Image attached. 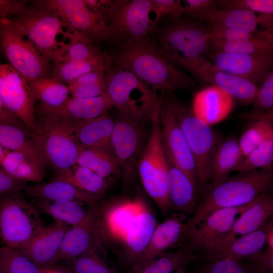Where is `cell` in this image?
<instances>
[{
    "mask_svg": "<svg viewBox=\"0 0 273 273\" xmlns=\"http://www.w3.org/2000/svg\"><path fill=\"white\" fill-rule=\"evenodd\" d=\"M259 38L272 43L271 31L265 30L257 32H248L230 29L218 26H210V43L215 42L236 41Z\"/></svg>",
    "mask_w": 273,
    "mask_h": 273,
    "instance_id": "48",
    "label": "cell"
},
{
    "mask_svg": "<svg viewBox=\"0 0 273 273\" xmlns=\"http://www.w3.org/2000/svg\"><path fill=\"white\" fill-rule=\"evenodd\" d=\"M113 64V56L107 53L87 60L56 63L53 67L52 77L68 85L83 74L99 70L107 71Z\"/></svg>",
    "mask_w": 273,
    "mask_h": 273,
    "instance_id": "37",
    "label": "cell"
},
{
    "mask_svg": "<svg viewBox=\"0 0 273 273\" xmlns=\"http://www.w3.org/2000/svg\"><path fill=\"white\" fill-rule=\"evenodd\" d=\"M112 106L106 94L88 99L71 97L58 107H50L39 103L35 108V117L77 123L104 114Z\"/></svg>",
    "mask_w": 273,
    "mask_h": 273,
    "instance_id": "20",
    "label": "cell"
},
{
    "mask_svg": "<svg viewBox=\"0 0 273 273\" xmlns=\"http://www.w3.org/2000/svg\"><path fill=\"white\" fill-rule=\"evenodd\" d=\"M251 110L240 117L251 120L273 122V72L271 71L258 87Z\"/></svg>",
    "mask_w": 273,
    "mask_h": 273,
    "instance_id": "42",
    "label": "cell"
},
{
    "mask_svg": "<svg viewBox=\"0 0 273 273\" xmlns=\"http://www.w3.org/2000/svg\"><path fill=\"white\" fill-rule=\"evenodd\" d=\"M28 84L34 97L43 105L58 107L69 98L68 85L52 77L38 78Z\"/></svg>",
    "mask_w": 273,
    "mask_h": 273,
    "instance_id": "39",
    "label": "cell"
},
{
    "mask_svg": "<svg viewBox=\"0 0 273 273\" xmlns=\"http://www.w3.org/2000/svg\"><path fill=\"white\" fill-rule=\"evenodd\" d=\"M23 192L0 195V239L4 246L19 251L45 226L37 208Z\"/></svg>",
    "mask_w": 273,
    "mask_h": 273,
    "instance_id": "7",
    "label": "cell"
},
{
    "mask_svg": "<svg viewBox=\"0 0 273 273\" xmlns=\"http://www.w3.org/2000/svg\"><path fill=\"white\" fill-rule=\"evenodd\" d=\"M0 47L9 64L27 82L51 77L53 67L51 62L5 17L0 15Z\"/></svg>",
    "mask_w": 273,
    "mask_h": 273,
    "instance_id": "12",
    "label": "cell"
},
{
    "mask_svg": "<svg viewBox=\"0 0 273 273\" xmlns=\"http://www.w3.org/2000/svg\"><path fill=\"white\" fill-rule=\"evenodd\" d=\"M25 183L13 178L0 167V195L23 192Z\"/></svg>",
    "mask_w": 273,
    "mask_h": 273,
    "instance_id": "53",
    "label": "cell"
},
{
    "mask_svg": "<svg viewBox=\"0 0 273 273\" xmlns=\"http://www.w3.org/2000/svg\"><path fill=\"white\" fill-rule=\"evenodd\" d=\"M36 3L54 12L69 29L75 30L93 42L104 41L107 24L104 17L84 0H43Z\"/></svg>",
    "mask_w": 273,
    "mask_h": 273,
    "instance_id": "16",
    "label": "cell"
},
{
    "mask_svg": "<svg viewBox=\"0 0 273 273\" xmlns=\"http://www.w3.org/2000/svg\"><path fill=\"white\" fill-rule=\"evenodd\" d=\"M76 123L35 118V127L30 132L33 144L44 165L57 171L71 168L82 147L74 134Z\"/></svg>",
    "mask_w": 273,
    "mask_h": 273,
    "instance_id": "5",
    "label": "cell"
},
{
    "mask_svg": "<svg viewBox=\"0 0 273 273\" xmlns=\"http://www.w3.org/2000/svg\"><path fill=\"white\" fill-rule=\"evenodd\" d=\"M49 270L40 269L17 250L0 247V273H48Z\"/></svg>",
    "mask_w": 273,
    "mask_h": 273,
    "instance_id": "44",
    "label": "cell"
},
{
    "mask_svg": "<svg viewBox=\"0 0 273 273\" xmlns=\"http://www.w3.org/2000/svg\"><path fill=\"white\" fill-rule=\"evenodd\" d=\"M152 12L151 0L120 1L107 23L104 41L121 47L149 38L157 29Z\"/></svg>",
    "mask_w": 273,
    "mask_h": 273,
    "instance_id": "10",
    "label": "cell"
},
{
    "mask_svg": "<svg viewBox=\"0 0 273 273\" xmlns=\"http://www.w3.org/2000/svg\"><path fill=\"white\" fill-rule=\"evenodd\" d=\"M67 225L56 222L46 226L30 242L18 251L41 269H49L57 263V257Z\"/></svg>",
    "mask_w": 273,
    "mask_h": 273,
    "instance_id": "21",
    "label": "cell"
},
{
    "mask_svg": "<svg viewBox=\"0 0 273 273\" xmlns=\"http://www.w3.org/2000/svg\"><path fill=\"white\" fill-rule=\"evenodd\" d=\"M38 210L53 219L56 222L73 226L85 218L87 209L84 203L73 200H55L41 198H32L30 201Z\"/></svg>",
    "mask_w": 273,
    "mask_h": 273,
    "instance_id": "33",
    "label": "cell"
},
{
    "mask_svg": "<svg viewBox=\"0 0 273 273\" xmlns=\"http://www.w3.org/2000/svg\"><path fill=\"white\" fill-rule=\"evenodd\" d=\"M239 207L226 208L215 211L199 223L186 227L185 237L189 240V251H201L207 256L214 252L228 235L237 219L254 202Z\"/></svg>",
    "mask_w": 273,
    "mask_h": 273,
    "instance_id": "14",
    "label": "cell"
},
{
    "mask_svg": "<svg viewBox=\"0 0 273 273\" xmlns=\"http://www.w3.org/2000/svg\"><path fill=\"white\" fill-rule=\"evenodd\" d=\"M106 202L89 206L84 219L66 231L57 257L60 261L71 260L96 253L110 239L104 220Z\"/></svg>",
    "mask_w": 273,
    "mask_h": 273,
    "instance_id": "11",
    "label": "cell"
},
{
    "mask_svg": "<svg viewBox=\"0 0 273 273\" xmlns=\"http://www.w3.org/2000/svg\"><path fill=\"white\" fill-rule=\"evenodd\" d=\"M273 213V196L270 192L261 194L242 212L235 221L228 235L212 254L227 248L239 237L253 232L266 224Z\"/></svg>",
    "mask_w": 273,
    "mask_h": 273,
    "instance_id": "22",
    "label": "cell"
},
{
    "mask_svg": "<svg viewBox=\"0 0 273 273\" xmlns=\"http://www.w3.org/2000/svg\"><path fill=\"white\" fill-rule=\"evenodd\" d=\"M159 120L167 160L183 171L197 189L200 184L193 155L176 118L162 97Z\"/></svg>",
    "mask_w": 273,
    "mask_h": 273,
    "instance_id": "17",
    "label": "cell"
},
{
    "mask_svg": "<svg viewBox=\"0 0 273 273\" xmlns=\"http://www.w3.org/2000/svg\"><path fill=\"white\" fill-rule=\"evenodd\" d=\"M234 103V99L228 94L211 85L195 94L192 110L198 118L211 126L230 114Z\"/></svg>",
    "mask_w": 273,
    "mask_h": 273,
    "instance_id": "24",
    "label": "cell"
},
{
    "mask_svg": "<svg viewBox=\"0 0 273 273\" xmlns=\"http://www.w3.org/2000/svg\"><path fill=\"white\" fill-rule=\"evenodd\" d=\"M258 24L265 28L266 30L272 31L273 29V13L259 14L257 16Z\"/></svg>",
    "mask_w": 273,
    "mask_h": 273,
    "instance_id": "57",
    "label": "cell"
},
{
    "mask_svg": "<svg viewBox=\"0 0 273 273\" xmlns=\"http://www.w3.org/2000/svg\"><path fill=\"white\" fill-rule=\"evenodd\" d=\"M200 273H272L247 260L221 259L211 261Z\"/></svg>",
    "mask_w": 273,
    "mask_h": 273,
    "instance_id": "47",
    "label": "cell"
},
{
    "mask_svg": "<svg viewBox=\"0 0 273 273\" xmlns=\"http://www.w3.org/2000/svg\"><path fill=\"white\" fill-rule=\"evenodd\" d=\"M113 64L133 73L155 91L173 93L193 84L191 77L165 59L150 38L121 47Z\"/></svg>",
    "mask_w": 273,
    "mask_h": 273,
    "instance_id": "1",
    "label": "cell"
},
{
    "mask_svg": "<svg viewBox=\"0 0 273 273\" xmlns=\"http://www.w3.org/2000/svg\"><path fill=\"white\" fill-rule=\"evenodd\" d=\"M33 3L30 6L22 1L0 0V15L6 17L50 61L60 46L58 36L66 38L69 29L52 10Z\"/></svg>",
    "mask_w": 273,
    "mask_h": 273,
    "instance_id": "2",
    "label": "cell"
},
{
    "mask_svg": "<svg viewBox=\"0 0 273 273\" xmlns=\"http://www.w3.org/2000/svg\"><path fill=\"white\" fill-rule=\"evenodd\" d=\"M273 185L272 167L240 173L212 186L186 222L195 226L217 210L246 205L262 194L270 192Z\"/></svg>",
    "mask_w": 273,
    "mask_h": 273,
    "instance_id": "3",
    "label": "cell"
},
{
    "mask_svg": "<svg viewBox=\"0 0 273 273\" xmlns=\"http://www.w3.org/2000/svg\"><path fill=\"white\" fill-rule=\"evenodd\" d=\"M172 64L187 70L196 77L215 85L243 105L252 103L258 86L243 78L223 71L204 57L185 60H177Z\"/></svg>",
    "mask_w": 273,
    "mask_h": 273,
    "instance_id": "18",
    "label": "cell"
},
{
    "mask_svg": "<svg viewBox=\"0 0 273 273\" xmlns=\"http://www.w3.org/2000/svg\"><path fill=\"white\" fill-rule=\"evenodd\" d=\"M72 98H93L106 94L105 82L90 83L68 86Z\"/></svg>",
    "mask_w": 273,
    "mask_h": 273,
    "instance_id": "52",
    "label": "cell"
},
{
    "mask_svg": "<svg viewBox=\"0 0 273 273\" xmlns=\"http://www.w3.org/2000/svg\"><path fill=\"white\" fill-rule=\"evenodd\" d=\"M184 7L183 15H193L201 13L213 9L217 8V1L187 0Z\"/></svg>",
    "mask_w": 273,
    "mask_h": 273,
    "instance_id": "54",
    "label": "cell"
},
{
    "mask_svg": "<svg viewBox=\"0 0 273 273\" xmlns=\"http://www.w3.org/2000/svg\"><path fill=\"white\" fill-rule=\"evenodd\" d=\"M167 163L168 194L171 208L183 213H194L198 207L197 189L183 171L168 161Z\"/></svg>",
    "mask_w": 273,
    "mask_h": 273,
    "instance_id": "29",
    "label": "cell"
},
{
    "mask_svg": "<svg viewBox=\"0 0 273 273\" xmlns=\"http://www.w3.org/2000/svg\"><path fill=\"white\" fill-rule=\"evenodd\" d=\"M215 52L238 54L272 53L273 44L267 40L254 38L236 41L210 43Z\"/></svg>",
    "mask_w": 273,
    "mask_h": 273,
    "instance_id": "45",
    "label": "cell"
},
{
    "mask_svg": "<svg viewBox=\"0 0 273 273\" xmlns=\"http://www.w3.org/2000/svg\"><path fill=\"white\" fill-rule=\"evenodd\" d=\"M217 5L226 9H243L259 14L273 13L272 0H220Z\"/></svg>",
    "mask_w": 273,
    "mask_h": 273,
    "instance_id": "50",
    "label": "cell"
},
{
    "mask_svg": "<svg viewBox=\"0 0 273 273\" xmlns=\"http://www.w3.org/2000/svg\"><path fill=\"white\" fill-rule=\"evenodd\" d=\"M157 225L154 215L145 204L129 226L123 240L124 260L131 267L147 247Z\"/></svg>",
    "mask_w": 273,
    "mask_h": 273,
    "instance_id": "25",
    "label": "cell"
},
{
    "mask_svg": "<svg viewBox=\"0 0 273 273\" xmlns=\"http://www.w3.org/2000/svg\"><path fill=\"white\" fill-rule=\"evenodd\" d=\"M72 273H118L114 267H109L96 253L69 260Z\"/></svg>",
    "mask_w": 273,
    "mask_h": 273,
    "instance_id": "49",
    "label": "cell"
},
{
    "mask_svg": "<svg viewBox=\"0 0 273 273\" xmlns=\"http://www.w3.org/2000/svg\"><path fill=\"white\" fill-rule=\"evenodd\" d=\"M192 17L206 21L210 26L239 30L248 32H257V16L254 13L243 9H213L193 15Z\"/></svg>",
    "mask_w": 273,
    "mask_h": 273,
    "instance_id": "32",
    "label": "cell"
},
{
    "mask_svg": "<svg viewBox=\"0 0 273 273\" xmlns=\"http://www.w3.org/2000/svg\"><path fill=\"white\" fill-rule=\"evenodd\" d=\"M273 226L272 218L258 230L238 238L224 249L208 256L211 261L221 259L245 260L260 252L266 244L267 234Z\"/></svg>",
    "mask_w": 273,
    "mask_h": 273,
    "instance_id": "31",
    "label": "cell"
},
{
    "mask_svg": "<svg viewBox=\"0 0 273 273\" xmlns=\"http://www.w3.org/2000/svg\"><path fill=\"white\" fill-rule=\"evenodd\" d=\"M152 11L155 14L154 22L161 17L170 15L173 19H179L183 15L184 6L180 1L176 0H151Z\"/></svg>",
    "mask_w": 273,
    "mask_h": 273,
    "instance_id": "51",
    "label": "cell"
},
{
    "mask_svg": "<svg viewBox=\"0 0 273 273\" xmlns=\"http://www.w3.org/2000/svg\"><path fill=\"white\" fill-rule=\"evenodd\" d=\"M9 150L5 149L0 145V163Z\"/></svg>",
    "mask_w": 273,
    "mask_h": 273,
    "instance_id": "58",
    "label": "cell"
},
{
    "mask_svg": "<svg viewBox=\"0 0 273 273\" xmlns=\"http://www.w3.org/2000/svg\"><path fill=\"white\" fill-rule=\"evenodd\" d=\"M273 137V122L252 121L238 141L244 158L266 139Z\"/></svg>",
    "mask_w": 273,
    "mask_h": 273,
    "instance_id": "43",
    "label": "cell"
},
{
    "mask_svg": "<svg viewBox=\"0 0 273 273\" xmlns=\"http://www.w3.org/2000/svg\"><path fill=\"white\" fill-rule=\"evenodd\" d=\"M187 248L165 252L142 267L131 269L129 273H174L179 268L187 266L195 258Z\"/></svg>",
    "mask_w": 273,
    "mask_h": 273,
    "instance_id": "41",
    "label": "cell"
},
{
    "mask_svg": "<svg viewBox=\"0 0 273 273\" xmlns=\"http://www.w3.org/2000/svg\"><path fill=\"white\" fill-rule=\"evenodd\" d=\"M53 180L67 181L86 192L101 196L109 187L107 179L87 167L77 164L68 169L57 171Z\"/></svg>",
    "mask_w": 273,
    "mask_h": 273,
    "instance_id": "38",
    "label": "cell"
},
{
    "mask_svg": "<svg viewBox=\"0 0 273 273\" xmlns=\"http://www.w3.org/2000/svg\"><path fill=\"white\" fill-rule=\"evenodd\" d=\"M150 133L138 169L143 186L163 214L171 207L168 194V163L163 149L159 117L151 121Z\"/></svg>",
    "mask_w": 273,
    "mask_h": 273,
    "instance_id": "9",
    "label": "cell"
},
{
    "mask_svg": "<svg viewBox=\"0 0 273 273\" xmlns=\"http://www.w3.org/2000/svg\"><path fill=\"white\" fill-rule=\"evenodd\" d=\"M176 118L193 155L199 184L208 183L210 160L220 142L217 132L211 126L198 118L189 108L177 99L173 93L161 95Z\"/></svg>",
    "mask_w": 273,
    "mask_h": 273,
    "instance_id": "6",
    "label": "cell"
},
{
    "mask_svg": "<svg viewBox=\"0 0 273 273\" xmlns=\"http://www.w3.org/2000/svg\"><path fill=\"white\" fill-rule=\"evenodd\" d=\"M115 120L106 113L76 123L75 138L81 146L97 148L110 154V141Z\"/></svg>",
    "mask_w": 273,
    "mask_h": 273,
    "instance_id": "28",
    "label": "cell"
},
{
    "mask_svg": "<svg viewBox=\"0 0 273 273\" xmlns=\"http://www.w3.org/2000/svg\"><path fill=\"white\" fill-rule=\"evenodd\" d=\"M106 94L121 115L140 121L159 117L162 96L131 72L114 64L106 71Z\"/></svg>",
    "mask_w": 273,
    "mask_h": 273,
    "instance_id": "4",
    "label": "cell"
},
{
    "mask_svg": "<svg viewBox=\"0 0 273 273\" xmlns=\"http://www.w3.org/2000/svg\"><path fill=\"white\" fill-rule=\"evenodd\" d=\"M75 164L87 167L106 179L120 173L114 157L100 149L82 146Z\"/></svg>",
    "mask_w": 273,
    "mask_h": 273,
    "instance_id": "40",
    "label": "cell"
},
{
    "mask_svg": "<svg viewBox=\"0 0 273 273\" xmlns=\"http://www.w3.org/2000/svg\"><path fill=\"white\" fill-rule=\"evenodd\" d=\"M273 137L262 142L245 157L236 170L240 173L272 167Z\"/></svg>",
    "mask_w": 273,
    "mask_h": 273,
    "instance_id": "46",
    "label": "cell"
},
{
    "mask_svg": "<svg viewBox=\"0 0 273 273\" xmlns=\"http://www.w3.org/2000/svg\"><path fill=\"white\" fill-rule=\"evenodd\" d=\"M23 194L26 198L77 201L89 206L100 202L102 197L86 192L62 180H52L50 183L40 182L35 185H26Z\"/></svg>",
    "mask_w": 273,
    "mask_h": 273,
    "instance_id": "26",
    "label": "cell"
},
{
    "mask_svg": "<svg viewBox=\"0 0 273 273\" xmlns=\"http://www.w3.org/2000/svg\"><path fill=\"white\" fill-rule=\"evenodd\" d=\"M0 121L23 124L13 113L10 112L4 105L0 97Z\"/></svg>",
    "mask_w": 273,
    "mask_h": 273,
    "instance_id": "56",
    "label": "cell"
},
{
    "mask_svg": "<svg viewBox=\"0 0 273 273\" xmlns=\"http://www.w3.org/2000/svg\"><path fill=\"white\" fill-rule=\"evenodd\" d=\"M244 158L238 141L235 138L229 137L220 141L210 160L208 182H211L212 187L225 181Z\"/></svg>",
    "mask_w": 273,
    "mask_h": 273,
    "instance_id": "27",
    "label": "cell"
},
{
    "mask_svg": "<svg viewBox=\"0 0 273 273\" xmlns=\"http://www.w3.org/2000/svg\"><path fill=\"white\" fill-rule=\"evenodd\" d=\"M0 167L13 178L23 183L42 182L44 177V167L22 152L9 151Z\"/></svg>",
    "mask_w": 273,
    "mask_h": 273,
    "instance_id": "35",
    "label": "cell"
},
{
    "mask_svg": "<svg viewBox=\"0 0 273 273\" xmlns=\"http://www.w3.org/2000/svg\"><path fill=\"white\" fill-rule=\"evenodd\" d=\"M155 33L152 40L158 52L172 64L204 57L210 47V28L179 18Z\"/></svg>",
    "mask_w": 273,
    "mask_h": 273,
    "instance_id": "8",
    "label": "cell"
},
{
    "mask_svg": "<svg viewBox=\"0 0 273 273\" xmlns=\"http://www.w3.org/2000/svg\"><path fill=\"white\" fill-rule=\"evenodd\" d=\"M106 81V71L99 70L83 74L75 78L67 85H74L83 83L105 82Z\"/></svg>",
    "mask_w": 273,
    "mask_h": 273,
    "instance_id": "55",
    "label": "cell"
},
{
    "mask_svg": "<svg viewBox=\"0 0 273 273\" xmlns=\"http://www.w3.org/2000/svg\"><path fill=\"white\" fill-rule=\"evenodd\" d=\"M0 145L9 151L28 155L44 167L33 144L30 131L25 125L0 121Z\"/></svg>",
    "mask_w": 273,
    "mask_h": 273,
    "instance_id": "36",
    "label": "cell"
},
{
    "mask_svg": "<svg viewBox=\"0 0 273 273\" xmlns=\"http://www.w3.org/2000/svg\"><path fill=\"white\" fill-rule=\"evenodd\" d=\"M174 273H187L186 266H183L177 270H176Z\"/></svg>",
    "mask_w": 273,
    "mask_h": 273,
    "instance_id": "59",
    "label": "cell"
},
{
    "mask_svg": "<svg viewBox=\"0 0 273 273\" xmlns=\"http://www.w3.org/2000/svg\"><path fill=\"white\" fill-rule=\"evenodd\" d=\"M0 97L7 108L31 132L35 127V103L26 79L9 63L0 64Z\"/></svg>",
    "mask_w": 273,
    "mask_h": 273,
    "instance_id": "15",
    "label": "cell"
},
{
    "mask_svg": "<svg viewBox=\"0 0 273 273\" xmlns=\"http://www.w3.org/2000/svg\"><path fill=\"white\" fill-rule=\"evenodd\" d=\"M183 217L173 215L157 224L147 247L131 269L155 259L184 238L186 224Z\"/></svg>",
    "mask_w": 273,
    "mask_h": 273,
    "instance_id": "23",
    "label": "cell"
},
{
    "mask_svg": "<svg viewBox=\"0 0 273 273\" xmlns=\"http://www.w3.org/2000/svg\"><path fill=\"white\" fill-rule=\"evenodd\" d=\"M141 122L121 114L115 120L110 141V154L117 161L124 184L133 178L145 145Z\"/></svg>",
    "mask_w": 273,
    "mask_h": 273,
    "instance_id": "13",
    "label": "cell"
},
{
    "mask_svg": "<svg viewBox=\"0 0 273 273\" xmlns=\"http://www.w3.org/2000/svg\"><path fill=\"white\" fill-rule=\"evenodd\" d=\"M66 38H68V42L62 41L60 47L51 58L50 61L53 64L89 60L106 53L75 30L70 29Z\"/></svg>",
    "mask_w": 273,
    "mask_h": 273,
    "instance_id": "34",
    "label": "cell"
},
{
    "mask_svg": "<svg viewBox=\"0 0 273 273\" xmlns=\"http://www.w3.org/2000/svg\"><path fill=\"white\" fill-rule=\"evenodd\" d=\"M219 69L247 79L257 85L271 72L272 53L238 54L215 52L209 54Z\"/></svg>",
    "mask_w": 273,
    "mask_h": 273,
    "instance_id": "19",
    "label": "cell"
},
{
    "mask_svg": "<svg viewBox=\"0 0 273 273\" xmlns=\"http://www.w3.org/2000/svg\"><path fill=\"white\" fill-rule=\"evenodd\" d=\"M145 202L141 198L117 202H107L104 219L110 238L123 241L127 231Z\"/></svg>",
    "mask_w": 273,
    "mask_h": 273,
    "instance_id": "30",
    "label": "cell"
}]
</instances>
